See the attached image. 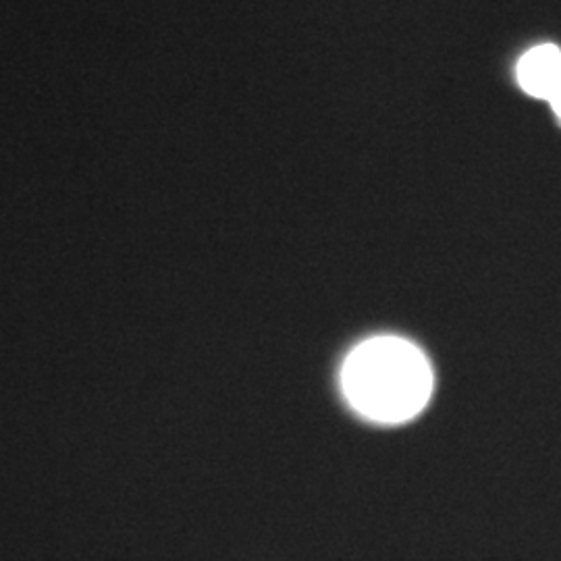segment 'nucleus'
I'll list each match as a JSON object with an SVG mask.
<instances>
[{"label": "nucleus", "mask_w": 561, "mask_h": 561, "mask_svg": "<svg viewBox=\"0 0 561 561\" xmlns=\"http://www.w3.org/2000/svg\"><path fill=\"white\" fill-rule=\"evenodd\" d=\"M345 398L364 419L385 424L421 414L433 393V370L421 350L401 337H373L343 364Z\"/></svg>", "instance_id": "nucleus-1"}, {"label": "nucleus", "mask_w": 561, "mask_h": 561, "mask_svg": "<svg viewBox=\"0 0 561 561\" xmlns=\"http://www.w3.org/2000/svg\"><path fill=\"white\" fill-rule=\"evenodd\" d=\"M518 81L526 94L553 101L561 88V50L545 44L528 50L518 65Z\"/></svg>", "instance_id": "nucleus-2"}, {"label": "nucleus", "mask_w": 561, "mask_h": 561, "mask_svg": "<svg viewBox=\"0 0 561 561\" xmlns=\"http://www.w3.org/2000/svg\"><path fill=\"white\" fill-rule=\"evenodd\" d=\"M551 104H553V108H556V113H558V117L561 119V88L560 92L553 96V101H551Z\"/></svg>", "instance_id": "nucleus-3"}]
</instances>
